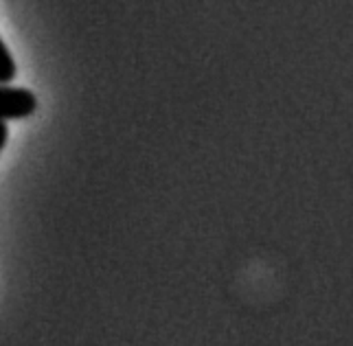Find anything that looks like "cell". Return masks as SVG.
Masks as SVG:
<instances>
[{
  "instance_id": "3",
  "label": "cell",
  "mask_w": 353,
  "mask_h": 346,
  "mask_svg": "<svg viewBox=\"0 0 353 346\" xmlns=\"http://www.w3.org/2000/svg\"><path fill=\"white\" fill-rule=\"evenodd\" d=\"M7 139H9V128H7V121H0V152L5 150Z\"/></svg>"
},
{
  "instance_id": "1",
  "label": "cell",
  "mask_w": 353,
  "mask_h": 346,
  "mask_svg": "<svg viewBox=\"0 0 353 346\" xmlns=\"http://www.w3.org/2000/svg\"><path fill=\"white\" fill-rule=\"evenodd\" d=\"M38 108V99L27 88L0 83V121H20L27 119Z\"/></svg>"
},
{
  "instance_id": "2",
  "label": "cell",
  "mask_w": 353,
  "mask_h": 346,
  "mask_svg": "<svg viewBox=\"0 0 353 346\" xmlns=\"http://www.w3.org/2000/svg\"><path fill=\"white\" fill-rule=\"evenodd\" d=\"M16 72H18L16 61L11 57L5 42L0 40V83H11L16 79Z\"/></svg>"
}]
</instances>
